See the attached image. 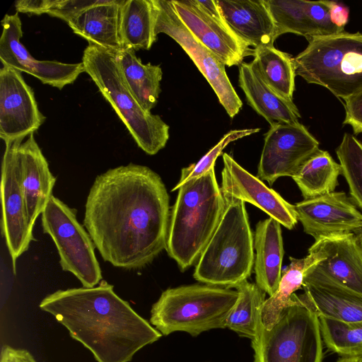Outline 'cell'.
Returning a JSON list of instances; mask_svg holds the SVG:
<instances>
[{
    "label": "cell",
    "mask_w": 362,
    "mask_h": 362,
    "mask_svg": "<svg viewBox=\"0 0 362 362\" xmlns=\"http://www.w3.org/2000/svg\"><path fill=\"white\" fill-rule=\"evenodd\" d=\"M45 116L38 109L33 90L21 71L0 69V136L4 142L24 139L39 129Z\"/></svg>",
    "instance_id": "cell-16"
},
{
    "label": "cell",
    "mask_w": 362,
    "mask_h": 362,
    "mask_svg": "<svg viewBox=\"0 0 362 362\" xmlns=\"http://www.w3.org/2000/svg\"><path fill=\"white\" fill-rule=\"evenodd\" d=\"M252 55L264 82L279 95L293 100L296 76L293 57L274 46L254 48Z\"/></svg>",
    "instance_id": "cell-29"
},
{
    "label": "cell",
    "mask_w": 362,
    "mask_h": 362,
    "mask_svg": "<svg viewBox=\"0 0 362 362\" xmlns=\"http://www.w3.org/2000/svg\"><path fill=\"white\" fill-rule=\"evenodd\" d=\"M329 17L332 23L337 28L344 30L349 17V8L346 5L329 1Z\"/></svg>",
    "instance_id": "cell-39"
},
{
    "label": "cell",
    "mask_w": 362,
    "mask_h": 362,
    "mask_svg": "<svg viewBox=\"0 0 362 362\" xmlns=\"http://www.w3.org/2000/svg\"><path fill=\"white\" fill-rule=\"evenodd\" d=\"M264 143L257 177L272 185L284 176L293 177L319 148V142L301 123L270 126Z\"/></svg>",
    "instance_id": "cell-14"
},
{
    "label": "cell",
    "mask_w": 362,
    "mask_h": 362,
    "mask_svg": "<svg viewBox=\"0 0 362 362\" xmlns=\"http://www.w3.org/2000/svg\"><path fill=\"white\" fill-rule=\"evenodd\" d=\"M238 292L209 284H192L164 291L152 305L150 322L163 335L182 331L193 337L226 328Z\"/></svg>",
    "instance_id": "cell-6"
},
{
    "label": "cell",
    "mask_w": 362,
    "mask_h": 362,
    "mask_svg": "<svg viewBox=\"0 0 362 362\" xmlns=\"http://www.w3.org/2000/svg\"><path fill=\"white\" fill-rule=\"evenodd\" d=\"M115 55L127 88L141 107L151 112L161 92L163 71L160 65L144 64L132 49L122 48Z\"/></svg>",
    "instance_id": "cell-26"
},
{
    "label": "cell",
    "mask_w": 362,
    "mask_h": 362,
    "mask_svg": "<svg viewBox=\"0 0 362 362\" xmlns=\"http://www.w3.org/2000/svg\"><path fill=\"white\" fill-rule=\"evenodd\" d=\"M312 264L306 276L329 281L362 296V241L349 233L321 237L308 249Z\"/></svg>",
    "instance_id": "cell-13"
},
{
    "label": "cell",
    "mask_w": 362,
    "mask_h": 362,
    "mask_svg": "<svg viewBox=\"0 0 362 362\" xmlns=\"http://www.w3.org/2000/svg\"><path fill=\"white\" fill-rule=\"evenodd\" d=\"M172 3L185 25L225 66L241 64L245 57L252 54L250 45L227 24L217 0H173Z\"/></svg>",
    "instance_id": "cell-12"
},
{
    "label": "cell",
    "mask_w": 362,
    "mask_h": 362,
    "mask_svg": "<svg viewBox=\"0 0 362 362\" xmlns=\"http://www.w3.org/2000/svg\"><path fill=\"white\" fill-rule=\"evenodd\" d=\"M337 362H362V356H342Z\"/></svg>",
    "instance_id": "cell-40"
},
{
    "label": "cell",
    "mask_w": 362,
    "mask_h": 362,
    "mask_svg": "<svg viewBox=\"0 0 362 362\" xmlns=\"http://www.w3.org/2000/svg\"><path fill=\"white\" fill-rule=\"evenodd\" d=\"M39 307L97 362H130L137 351L162 336L105 280L92 288L57 290L45 296Z\"/></svg>",
    "instance_id": "cell-2"
},
{
    "label": "cell",
    "mask_w": 362,
    "mask_h": 362,
    "mask_svg": "<svg viewBox=\"0 0 362 362\" xmlns=\"http://www.w3.org/2000/svg\"><path fill=\"white\" fill-rule=\"evenodd\" d=\"M222 157L221 189L223 196L252 204L288 230L295 227L298 218L294 205L244 169L229 154L224 153Z\"/></svg>",
    "instance_id": "cell-17"
},
{
    "label": "cell",
    "mask_w": 362,
    "mask_h": 362,
    "mask_svg": "<svg viewBox=\"0 0 362 362\" xmlns=\"http://www.w3.org/2000/svg\"><path fill=\"white\" fill-rule=\"evenodd\" d=\"M0 38V61L3 66L12 67L38 78L42 83L62 90L74 83L84 72L82 62L66 64L57 61H41L30 55L21 42L22 23L18 12L4 16Z\"/></svg>",
    "instance_id": "cell-15"
},
{
    "label": "cell",
    "mask_w": 362,
    "mask_h": 362,
    "mask_svg": "<svg viewBox=\"0 0 362 362\" xmlns=\"http://www.w3.org/2000/svg\"><path fill=\"white\" fill-rule=\"evenodd\" d=\"M289 259L290 264L282 272L277 290L265 300L261 308V321L267 329H270L283 310L293 303V294L303 287L310 259L308 256L301 259L290 257Z\"/></svg>",
    "instance_id": "cell-30"
},
{
    "label": "cell",
    "mask_w": 362,
    "mask_h": 362,
    "mask_svg": "<svg viewBox=\"0 0 362 362\" xmlns=\"http://www.w3.org/2000/svg\"><path fill=\"white\" fill-rule=\"evenodd\" d=\"M122 48L148 50L157 40L152 0H122L119 12Z\"/></svg>",
    "instance_id": "cell-27"
},
{
    "label": "cell",
    "mask_w": 362,
    "mask_h": 362,
    "mask_svg": "<svg viewBox=\"0 0 362 362\" xmlns=\"http://www.w3.org/2000/svg\"><path fill=\"white\" fill-rule=\"evenodd\" d=\"M283 310L275 324L265 328L261 321L251 340L255 362H322V337L319 317L298 295Z\"/></svg>",
    "instance_id": "cell-8"
},
{
    "label": "cell",
    "mask_w": 362,
    "mask_h": 362,
    "mask_svg": "<svg viewBox=\"0 0 362 362\" xmlns=\"http://www.w3.org/2000/svg\"><path fill=\"white\" fill-rule=\"evenodd\" d=\"M344 100L345 118L343 124L350 125L355 134L362 133V88Z\"/></svg>",
    "instance_id": "cell-36"
},
{
    "label": "cell",
    "mask_w": 362,
    "mask_h": 362,
    "mask_svg": "<svg viewBox=\"0 0 362 362\" xmlns=\"http://www.w3.org/2000/svg\"><path fill=\"white\" fill-rule=\"evenodd\" d=\"M57 0H18L15 2L16 11L40 15L48 12L57 4Z\"/></svg>",
    "instance_id": "cell-37"
},
{
    "label": "cell",
    "mask_w": 362,
    "mask_h": 362,
    "mask_svg": "<svg viewBox=\"0 0 362 362\" xmlns=\"http://www.w3.org/2000/svg\"><path fill=\"white\" fill-rule=\"evenodd\" d=\"M341 174L340 164L328 151L319 149L292 178L304 199H307L334 192Z\"/></svg>",
    "instance_id": "cell-28"
},
{
    "label": "cell",
    "mask_w": 362,
    "mask_h": 362,
    "mask_svg": "<svg viewBox=\"0 0 362 362\" xmlns=\"http://www.w3.org/2000/svg\"><path fill=\"white\" fill-rule=\"evenodd\" d=\"M300 298L319 317L342 322L362 320V296L319 278L304 276Z\"/></svg>",
    "instance_id": "cell-22"
},
{
    "label": "cell",
    "mask_w": 362,
    "mask_h": 362,
    "mask_svg": "<svg viewBox=\"0 0 362 362\" xmlns=\"http://www.w3.org/2000/svg\"><path fill=\"white\" fill-rule=\"evenodd\" d=\"M259 130L260 129L255 128L235 129L228 132L222 137L218 143L211 148L198 162L182 169L180 179L172 190H177V189L185 182L192 178L198 177L214 168L216 158L230 142L257 133Z\"/></svg>",
    "instance_id": "cell-34"
},
{
    "label": "cell",
    "mask_w": 362,
    "mask_h": 362,
    "mask_svg": "<svg viewBox=\"0 0 362 362\" xmlns=\"http://www.w3.org/2000/svg\"><path fill=\"white\" fill-rule=\"evenodd\" d=\"M235 288L238 292V298L227 318L226 328L252 340L257 334L266 293L256 284L247 280L235 286Z\"/></svg>",
    "instance_id": "cell-31"
},
{
    "label": "cell",
    "mask_w": 362,
    "mask_h": 362,
    "mask_svg": "<svg viewBox=\"0 0 362 362\" xmlns=\"http://www.w3.org/2000/svg\"><path fill=\"white\" fill-rule=\"evenodd\" d=\"M229 27L254 48L274 46L276 26L265 0H217Z\"/></svg>",
    "instance_id": "cell-20"
},
{
    "label": "cell",
    "mask_w": 362,
    "mask_h": 362,
    "mask_svg": "<svg viewBox=\"0 0 362 362\" xmlns=\"http://www.w3.org/2000/svg\"><path fill=\"white\" fill-rule=\"evenodd\" d=\"M81 62L138 146L148 155L163 148L169 139V126L159 115L146 111L132 94L120 73L115 52L88 44Z\"/></svg>",
    "instance_id": "cell-5"
},
{
    "label": "cell",
    "mask_w": 362,
    "mask_h": 362,
    "mask_svg": "<svg viewBox=\"0 0 362 362\" xmlns=\"http://www.w3.org/2000/svg\"><path fill=\"white\" fill-rule=\"evenodd\" d=\"M121 1L105 0L70 19L67 24L75 34L86 40L88 44L118 51L122 49L119 39Z\"/></svg>",
    "instance_id": "cell-25"
},
{
    "label": "cell",
    "mask_w": 362,
    "mask_h": 362,
    "mask_svg": "<svg viewBox=\"0 0 362 362\" xmlns=\"http://www.w3.org/2000/svg\"><path fill=\"white\" fill-rule=\"evenodd\" d=\"M152 1L156 35L165 33L180 45L209 82L228 115L231 118L235 117L243 103L226 74L225 64L185 25L172 1Z\"/></svg>",
    "instance_id": "cell-10"
},
{
    "label": "cell",
    "mask_w": 362,
    "mask_h": 362,
    "mask_svg": "<svg viewBox=\"0 0 362 362\" xmlns=\"http://www.w3.org/2000/svg\"><path fill=\"white\" fill-rule=\"evenodd\" d=\"M43 233L54 241L62 270L73 274L83 287L97 286L103 276L95 244L78 221L76 210L52 196L41 214Z\"/></svg>",
    "instance_id": "cell-9"
},
{
    "label": "cell",
    "mask_w": 362,
    "mask_h": 362,
    "mask_svg": "<svg viewBox=\"0 0 362 362\" xmlns=\"http://www.w3.org/2000/svg\"><path fill=\"white\" fill-rule=\"evenodd\" d=\"M0 362H37L26 349H16L4 345L1 351Z\"/></svg>",
    "instance_id": "cell-38"
},
{
    "label": "cell",
    "mask_w": 362,
    "mask_h": 362,
    "mask_svg": "<svg viewBox=\"0 0 362 362\" xmlns=\"http://www.w3.org/2000/svg\"><path fill=\"white\" fill-rule=\"evenodd\" d=\"M294 206L304 232L315 240L362 228V213L344 192L303 199Z\"/></svg>",
    "instance_id": "cell-18"
},
{
    "label": "cell",
    "mask_w": 362,
    "mask_h": 362,
    "mask_svg": "<svg viewBox=\"0 0 362 362\" xmlns=\"http://www.w3.org/2000/svg\"><path fill=\"white\" fill-rule=\"evenodd\" d=\"M23 139L5 142L1 163V230L16 274L18 257L35 240L21 183L19 146Z\"/></svg>",
    "instance_id": "cell-11"
},
{
    "label": "cell",
    "mask_w": 362,
    "mask_h": 362,
    "mask_svg": "<svg viewBox=\"0 0 362 362\" xmlns=\"http://www.w3.org/2000/svg\"><path fill=\"white\" fill-rule=\"evenodd\" d=\"M238 81L247 104L270 126L299 122L300 114L293 100L274 91L264 82L252 62L240 64Z\"/></svg>",
    "instance_id": "cell-23"
},
{
    "label": "cell",
    "mask_w": 362,
    "mask_h": 362,
    "mask_svg": "<svg viewBox=\"0 0 362 362\" xmlns=\"http://www.w3.org/2000/svg\"><path fill=\"white\" fill-rule=\"evenodd\" d=\"M21 183L28 217L34 226L36 219L52 196L56 177L34 137L30 134L19 146Z\"/></svg>",
    "instance_id": "cell-21"
},
{
    "label": "cell",
    "mask_w": 362,
    "mask_h": 362,
    "mask_svg": "<svg viewBox=\"0 0 362 362\" xmlns=\"http://www.w3.org/2000/svg\"><path fill=\"white\" fill-rule=\"evenodd\" d=\"M319 320L323 341L330 351L342 356H362V320L347 323Z\"/></svg>",
    "instance_id": "cell-32"
},
{
    "label": "cell",
    "mask_w": 362,
    "mask_h": 362,
    "mask_svg": "<svg viewBox=\"0 0 362 362\" xmlns=\"http://www.w3.org/2000/svg\"><path fill=\"white\" fill-rule=\"evenodd\" d=\"M308 41L293 57L296 75L342 100L362 88V33L344 31Z\"/></svg>",
    "instance_id": "cell-7"
},
{
    "label": "cell",
    "mask_w": 362,
    "mask_h": 362,
    "mask_svg": "<svg viewBox=\"0 0 362 362\" xmlns=\"http://www.w3.org/2000/svg\"><path fill=\"white\" fill-rule=\"evenodd\" d=\"M104 1L105 0H57L47 14L67 23L83 11Z\"/></svg>",
    "instance_id": "cell-35"
},
{
    "label": "cell",
    "mask_w": 362,
    "mask_h": 362,
    "mask_svg": "<svg viewBox=\"0 0 362 362\" xmlns=\"http://www.w3.org/2000/svg\"><path fill=\"white\" fill-rule=\"evenodd\" d=\"M223 197L221 218L197 262L193 276L206 284L231 288L251 274L254 238L245 202Z\"/></svg>",
    "instance_id": "cell-4"
},
{
    "label": "cell",
    "mask_w": 362,
    "mask_h": 362,
    "mask_svg": "<svg viewBox=\"0 0 362 362\" xmlns=\"http://www.w3.org/2000/svg\"><path fill=\"white\" fill-rule=\"evenodd\" d=\"M336 154L349 185L350 197L362 211V143L355 136L345 133Z\"/></svg>",
    "instance_id": "cell-33"
},
{
    "label": "cell",
    "mask_w": 362,
    "mask_h": 362,
    "mask_svg": "<svg viewBox=\"0 0 362 362\" xmlns=\"http://www.w3.org/2000/svg\"><path fill=\"white\" fill-rule=\"evenodd\" d=\"M177 190L165 250L185 272L197 262L220 222L226 203L214 168Z\"/></svg>",
    "instance_id": "cell-3"
},
{
    "label": "cell",
    "mask_w": 362,
    "mask_h": 362,
    "mask_svg": "<svg viewBox=\"0 0 362 362\" xmlns=\"http://www.w3.org/2000/svg\"><path fill=\"white\" fill-rule=\"evenodd\" d=\"M360 230H361V233H359V235H360L361 241H362V228Z\"/></svg>",
    "instance_id": "cell-41"
},
{
    "label": "cell",
    "mask_w": 362,
    "mask_h": 362,
    "mask_svg": "<svg viewBox=\"0 0 362 362\" xmlns=\"http://www.w3.org/2000/svg\"><path fill=\"white\" fill-rule=\"evenodd\" d=\"M169 201L161 177L148 167L119 166L95 178L83 226L105 262L139 269L166 248Z\"/></svg>",
    "instance_id": "cell-1"
},
{
    "label": "cell",
    "mask_w": 362,
    "mask_h": 362,
    "mask_svg": "<svg viewBox=\"0 0 362 362\" xmlns=\"http://www.w3.org/2000/svg\"><path fill=\"white\" fill-rule=\"evenodd\" d=\"M254 248L256 284L269 296H272L281 278L284 254L281 224L276 220L269 217L257 223Z\"/></svg>",
    "instance_id": "cell-24"
},
{
    "label": "cell",
    "mask_w": 362,
    "mask_h": 362,
    "mask_svg": "<svg viewBox=\"0 0 362 362\" xmlns=\"http://www.w3.org/2000/svg\"><path fill=\"white\" fill-rule=\"evenodd\" d=\"M276 26V38L285 33L308 40L337 34L343 30L329 17V1L265 0Z\"/></svg>",
    "instance_id": "cell-19"
}]
</instances>
